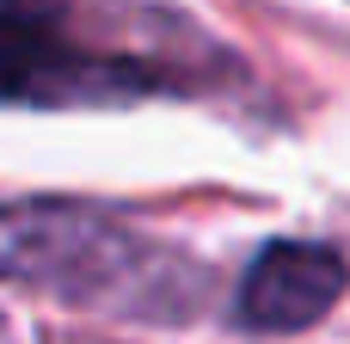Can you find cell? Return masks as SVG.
I'll return each mask as SVG.
<instances>
[{
  "mask_svg": "<svg viewBox=\"0 0 350 344\" xmlns=\"http://www.w3.org/2000/svg\"><path fill=\"white\" fill-rule=\"evenodd\" d=\"M160 252L123 222L86 203H0V283H31L62 302H123L154 295Z\"/></svg>",
  "mask_w": 350,
  "mask_h": 344,
  "instance_id": "obj_1",
  "label": "cell"
},
{
  "mask_svg": "<svg viewBox=\"0 0 350 344\" xmlns=\"http://www.w3.org/2000/svg\"><path fill=\"white\" fill-rule=\"evenodd\" d=\"M154 74L68 43L55 25H0V105H123Z\"/></svg>",
  "mask_w": 350,
  "mask_h": 344,
  "instance_id": "obj_2",
  "label": "cell"
},
{
  "mask_svg": "<svg viewBox=\"0 0 350 344\" xmlns=\"http://www.w3.org/2000/svg\"><path fill=\"white\" fill-rule=\"evenodd\" d=\"M345 289H350V265L338 246H326V240H271L246 265V277L234 289V308H240L246 332L283 339V332L320 326L338 308Z\"/></svg>",
  "mask_w": 350,
  "mask_h": 344,
  "instance_id": "obj_3",
  "label": "cell"
},
{
  "mask_svg": "<svg viewBox=\"0 0 350 344\" xmlns=\"http://www.w3.org/2000/svg\"><path fill=\"white\" fill-rule=\"evenodd\" d=\"M62 0H0V25H55Z\"/></svg>",
  "mask_w": 350,
  "mask_h": 344,
  "instance_id": "obj_4",
  "label": "cell"
}]
</instances>
